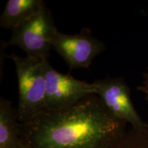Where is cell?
Returning a JSON list of instances; mask_svg holds the SVG:
<instances>
[{
  "label": "cell",
  "instance_id": "obj_1",
  "mask_svg": "<svg viewBox=\"0 0 148 148\" xmlns=\"http://www.w3.org/2000/svg\"><path fill=\"white\" fill-rule=\"evenodd\" d=\"M96 95L20 123L24 148H109L127 132Z\"/></svg>",
  "mask_w": 148,
  "mask_h": 148
},
{
  "label": "cell",
  "instance_id": "obj_2",
  "mask_svg": "<svg viewBox=\"0 0 148 148\" xmlns=\"http://www.w3.org/2000/svg\"><path fill=\"white\" fill-rule=\"evenodd\" d=\"M8 57L13 61L17 76V119L20 123H25L45 112V64L48 60H39L27 56L20 57L14 53Z\"/></svg>",
  "mask_w": 148,
  "mask_h": 148
},
{
  "label": "cell",
  "instance_id": "obj_3",
  "mask_svg": "<svg viewBox=\"0 0 148 148\" xmlns=\"http://www.w3.org/2000/svg\"><path fill=\"white\" fill-rule=\"evenodd\" d=\"M58 29L51 11L46 7L32 17L12 29L7 46L15 45L27 56L48 60L52 40Z\"/></svg>",
  "mask_w": 148,
  "mask_h": 148
},
{
  "label": "cell",
  "instance_id": "obj_4",
  "mask_svg": "<svg viewBox=\"0 0 148 148\" xmlns=\"http://www.w3.org/2000/svg\"><path fill=\"white\" fill-rule=\"evenodd\" d=\"M45 112L62 110L96 94V87L93 82L88 83L60 73L51 66L49 60L45 62Z\"/></svg>",
  "mask_w": 148,
  "mask_h": 148
},
{
  "label": "cell",
  "instance_id": "obj_5",
  "mask_svg": "<svg viewBox=\"0 0 148 148\" xmlns=\"http://www.w3.org/2000/svg\"><path fill=\"white\" fill-rule=\"evenodd\" d=\"M52 48L63 58L70 70H73L87 69L106 47L92 34L91 29L84 27L74 34L58 30L53 38Z\"/></svg>",
  "mask_w": 148,
  "mask_h": 148
},
{
  "label": "cell",
  "instance_id": "obj_6",
  "mask_svg": "<svg viewBox=\"0 0 148 148\" xmlns=\"http://www.w3.org/2000/svg\"><path fill=\"white\" fill-rule=\"evenodd\" d=\"M95 95L100 99L105 108L113 117L121 120L132 128L145 126V123L133 105L130 88L123 77H106L93 82Z\"/></svg>",
  "mask_w": 148,
  "mask_h": 148
},
{
  "label": "cell",
  "instance_id": "obj_7",
  "mask_svg": "<svg viewBox=\"0 0 148 148\" xmlns=\"http://www.w3.org/2000/svg\"><path fill=\"white\" fill-rule=\"evenodd\" d=\"M46 7L43 0H8L0 16V25L12 30Z\"/></svg>",
  "mask_w": 148,
  "mask_h": 148
},
{
  "label": "cell",
  "instance_id": "obj_8",
  "mask_svg": "<svg viewBox=\"0 0 148 148\" xmlns=\"http://www.w3.org/2000/svg\"><path fill=\"white\" fill-rule=\"evenodd\" d=\"M0 148H24L16 109L3 97L0 98Z\"/></svg>",
  "mask_w": 148,
  "mask_h": 148
},
{
  "label": "cell",
  "instance_id": "obj_9",
  "mask_svg": "<svg viewBox=\"0 0 148 148\" xmlns=\"http://www.w3.org/2000/svg\"><path fill=\"white\" fill-rule=\"evenodd\" d=\"M109 148H148V123L140 128L131 127Z\"/></svg>",
  "mask_w": 148,
  "mask_h": 148
},
{
  "label": "cell",
  "instance_id": "obj_10",
  "mask_svg": "<svg viewBox=\"0 0 148 148\" xmlns=\"http://www.w3.org/2000/svg\"><path fill=\"white\" fill-rule=\"evenodd\" d=\"M143 81L141 84L138 86L137 90L143 94L145 99L148 101V67L147 68V72L143 73Z\"/></svg>",
  "mask_w": 148,
  "mask_h": 148
},
{
  "label": "cell",
  "instance_id": "obj_11",
  "mask_svg": "<svg viewBox=\"0 0 148 148\" xmlns=\"http://www.w3.org/2000/svg\"><path fill=\"white\" fill-rule=\"evenodd\" d=\"M147 13H148V6H147Z\"/></svg>",
  "mask_w": 148,
  "mask_h": 148
}]
</instances>
